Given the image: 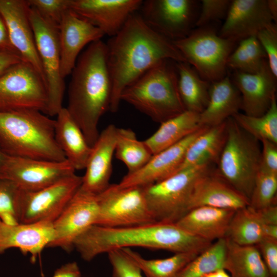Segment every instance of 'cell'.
I'll list each match as a JSON object with an SVG mask.
<instances>
[{"label":"cell","instance_id":"cell-1","mask_svg":"<svg viewBox=\"0 0 277 277\" xmlns=\"http://www.w3.org/2000/svg\"><path fill=\"white\" fill-rule=\"evenodd\" d=\"M106 44L113 113L118 110L125 88L151 68L167 60L187 62L172 41L150 28L137 12Z\"/></svg>","mask_w":277,"mask_h":277},{"label":"cell","instance_id":"cell-2","mask_svg":"<svg viewBox=\"0 0 277 277\" xmlns=\"http://www.w3.org/2000/svg\"><path fill=\"white\" fill-rule=\"evenodd\" d=\"M211 244L187 233L175 223L155 222L118 227L93 225L75 240L73 246L83 260L89 262L115 249L138 247L175 253H200Z\"/></svg>","mask_w":277,"mask_h":277},{"label":"cell","instance_id":"cell-3","mask_svg":"<svg viewBox=\"0 0 277 277\" xmlns=\"http://www.w3.org/2000/svg\"><path fill=\"white\" fill-rule=\"evenodd\" d=\"M71 74L66 108L92 147L100 134L99 121L109 110L112 95L106 44L100 39L88 45Z\"/></svg>","mask_w":277,"mask_h":277},{"label":"cell","instance_id":"cell-4","mask_svg":"<svg viewBox=\"0 0 277 277\" xmlns=\"http://www.w3.org/2000/svg\"><path fill=\"white\" fill-rule=\"evenodd\" d=\"M55 125L38 110H0V146L10 156L67 160L56 141Z\"/></svg>","mask_w":277,"mask_h":277},{"label":"cell","instance_id":"cell-5","mask_svg":"<svg viewBox=\"0 0 277 277\" xmlns=\"http://www.w3.org/2000/svg\"><path fill=\"white\" fill-rule=\"evenodd\" d=\"M174 62L163 61L146 71L125 88L121 101L160 124L183 112Z\"/></svg>","mask_w":277,"mask_h":277},{"label":"cell","instance_id":"cell-6","mask_svg":"<svg viewBox=\"0 0 277 277\" xmlns=\"http://www.w3.org/2000/svg\"><path fill=\"white\" fill-rule=\"evenodd\" d=\"M215 171L249 201L261 168L259 141L242 129L231 117L227 120L226 142Z\"/></svg>","mask_w":277,"mask_h":277},{"label":"cell","instance_id":"cell-7","mask_svg":"<svg viewBox=\"0 0 277 277\" xmlns=\"http://www.w3.org/2000/svg\"><path fill=\"white\" fill-rule=\"evenodd\" d=\"M212 165L204 164L188 168L144 187L148 207L155 221L175 223L187 213L195 182L212 170Z\"/></svg>","mask_w":277,"mask_h":277},{"label":"cell","instance_id":"cell-8","mask_svg":"<svg viewBox=\"0 0 277 277\" xmlns=\"http://www.w3.org/2000/svg\"><path fill=\"white\" fill-rule=\"evenodd\" d=\"M172 42L187 63L210 83L225 76L227 60L235 43L217 35L206 26L191 31L186 37Z\"/></svg>","mask_w":277,"mask_h":277},{"label":"cell","instance_id":"cell-9","mask_svg":"<svg viewBox=\"0 0 277 277\" xmlns=\"http://www.w3.org/2000/svg\"><path fill=\"white\" fill-rule=\"evenodd\" d=\"M29 18L42 64L48 102L45 114L56 116L63 107L65 83L61 74L58 27L43 18L30 7Z\"/></svg>","mask_w":277,"mask_h":277},{"label":"cell","instance_id":"cell-10","mask_svg":"<svg viewBox=\"0 0 277 277\" xmlns=\"http://www.w3.org/2000/svg\"><path fill=\"white\" fill-rule=\"evenodd\" d=\"M98 214L95 225L130 226L156 222L150 210L144 187H118L110 184L97 195Z\"/></svg>","mask_w":277,"mask_h":277},{"label":"cell","instance_id":"cell-11","mask_svg":"<svg viewBox=\"0 0 277 277\" xmlns=\"http://www.w3.org/2000/svg\"><path fill=\"white\" fill-rule=\"evenodd\" d=\"M48 96L44 80L22 61L0 75V110L34 109L45 113Z\"/></svg>","mask_w":277,"mask_h":277},{"label":"cell","instance_id":"cell-12","mask_svg":"<svg viewBox=\"0 0 277 277\" xmlns=\"http://www.w3.org/2000/svg\"><path fill=\"white\" fill-rule=\"evenodd\" d=\"M82 176L74 173L41 189L21 190L19 224L53 222L80 188Z\"/></svg>","mask_w":277,"mask_h":277},{"label":"cell","instance_id":"cell-13","mask_svg":"<svg viewBox=\"0 0 277 277\" xmlns=\"http://www.w3.org/2000/svg\"><path fill=\"white\" fill-rule=\"evenodd\" d=\"M196 4L192 0L143 1L138 13L150 28L173 42L191 31Z\"/></svg>","mask_w":277,"mask_h":277},{"label":"cell","instance_id":"cell-14","mask_svg":"<svg viewBox=\"0 0 277 277\" xmlns=\"http://www.w3.org/2000/svg\"><path fill=\"white\" fill-rule=\"evenodd\" d=\"M67 161H51L8 156L0 180L14 183L19 189L36 191L75 173Z\"/></svg>","mask_w":277,"mask_h":277},{"label":"cell","instance_id":"cell-15","mask_svg":"<svg viewBox=\"0 0 277 277\" xmlns=\"http://www.w3.org/2000/svg\"><path fill=\"white\" fill-rule=\"evenodd\" d=\"M98 214L97 195L80 188L53 222L54 238L48 247H60L67 252L74 249L75 240L95 225Z\"/></svg>","mask_w":277,"mask_h":277},{"label":"cell","instance_id":"cell-16","mask_svg":"<svg viewBox=\"0 0 277 277\" xmlns=\"http://www.w3.org/2000/svg\"><path fill=\"white\" fill-rule=\"evenodd\" d=\"M30 8L26 0H0V15L6 25L12 45L22 60L31 65L44 80L29 18Z\"/></svg>","mask_w":277,"mask_h":277},{"label":"cell","instance_id":"cell-17","mask_svg":"<svg viewBox=\"0 0 277 277\" xmlns=\"http://www.w3.org/2000/svg\"><path fill=\"white\" fill-rule=\"evenodd\" d=\"M208 127H201L175 145L153 155L140 169L124 176L117 186L145 187L173 174L182 164L189 145Z\"/></svg>","mask_w":277,"mask_h":277},{"label":"cell","instance_id":"cell-18","mask_svg":"<svg viewBox=\"0 0 277 277\" xmlns=\"http://www.w3.org/2000/svg\"><path fill=\"white\" fill-rule=\"evenodd\" d=\"M61 51V74L63 78L71 74L82 51L100 40L103 32L72 9L67 10L58 26Z\"/></svg>","mask_w":277,"mask_h":277},{"label":"cell","instance_id":"cell-19","mask_svg":"<svg viewBox=\"0 0 277 277\" xmlns=\"http://www.w3.org/2000/svg\"><path fill=\"white\" fill-rule=\"evenodd\" d=\"M142 0H71L70 8L110 37L137 12Z\"/></svg>","mask_w":277,"mask_h":277},{"label":"cell","instance_id":"cell-20","mask_svg":"<svg viewBox=\"0 0 277 277\" xmlns=\"http://www.w3.org/2000/svg\"><path fill=\"white\" fill-rule=\"evenodd\" d=\"M272 23L274 22L267 0H233L219 35L236 42L256 36L259 31Z\"/></svg>","mask_w":277,"mask_h":277},{"label":"cell","instance_id":"cell-21","mask_svg":"<svg viewBox=\"0 0 277 277\" xmlns=\"http://www.w3.org/2000/svg\"><path fill=\"white\" fill-rule=\"evenodd\" d=\"M232 81L241 94V109L247 115H262L275 97L276 77L267 61L254 73L235 71Z\"/></svg>","mask_w":277,"mask_h":277},{"label":"cell","instance_id":"cell-22","mask_svg":"<svg viewBox=\"0 0 277 277\" xmlns=\"http://www.w3.org/2000/svg\"><path fill=\"white\" fill-rule=\"evenodd\" d=\"M116 127L107 126L92 146L85 173L82 176L80 189L88 193L97 195L110 185L112 170V158L116 143Z\"/></svg>","mask_w":277,"mask_h":277},{"label":"cell","instance_id":"cell-23","mask_svg":"<svg viewBox=\"0 0 277 277\" xmlns=\"http://www.w3.org/2000/svg\"><path fill=\"white\" fill-rule=\"evenodd\" d=\"M54 238L53 223L8 224L0 220V254L10 248H18L35 261Z\"/></svg>","mask_w":277,"mask_h":277},{"label":"cell","instance_id":"cell-24","mask_svg":"<svg viewBox=\"0 0 277 277\" xmlns=\"http://www.w3.org/2000/svg\"><path fill=\"white\" fill-rule=\"evenodd\" d=\"M249 205L248 199L213 169L201 176L195 182L188 204V211L200 206L237 210Z\"/></svg>","mask_w":277,"mask_h":277},{"label":"cell","instance_id":"cell-25","mask_svg":"<svg viewBox=\"0 0 277 277\" xmlns=\"http://www.w3.org/2000/svg\"><path fill=\"white\" fill-rule=\"evenodd\" d=\"M235 211L200 206L189 210L175 224L187 233L212 242L226 237Z\"/></svg>","mask_w":277,"mask_h":277},{"label":"cell","instance_id":"cell-26","mask_svg":"<svg viewBox=\"0 0 277 277\" xmlns=\"http://www.w3.org/2000/svg\"><path fill=\"white\" fill-rule=\"evenodd\" d=\"M241 108L240 93L232 80L225 76L210 83L208 103L199 115L200 125L210 127L221 124L239 112Z\"/></svg>","mask_w":277,"mask_h":277},{"label":"cell","instance_id":"cell-27","mask_svg":"<svg viewBox=\"0 0 277 277\" xmlns=\"http://www.w3.org/2000/svg\"><path fill=\"white\" fill-rule=\"evenodd\" d=\"M55 137L66 159L75 170L85 169L92 147L88 144L80 127L64 107L56 115Z\"/></svg>","mask_w":277,"mask_h":277},{"label":"cell","instance_id":"cell-28","mask_svg":"<svg viewBox=\"0 0 277 277\" xmlns=\"http://www.w3.org/2000/svg\"><path fill=\"white\" fill-rule=\"evenodd\" d=\"M226 136L227 120L208 127L189 145L176 172L201 164L217 163Z\"/></svg>","mask_w":277,"mask_h":277},{"label":"cell","instance_id":"cell-29","mask_svg":"<svg viewBox=\"0 0 277 277\" xmlns=\"http://www.w3.org/2000/svg\"><path fill=\"white\" fill-rule=\"evenodd\" d=\"M199 115L185 110L161 123L157 130L144 141L152 155L175 145L200 129Z\"/></svg>","mask_w":277,"mask_h":277},{"label":"cell","instance_id":"cell-30","mask_svg":"<svg viewBox=\"0 0 277 277\" xmlns=\"http://www.w3.org/2000/svg\"><path fill=\"white\" fill-rule=\"evenodd\" d=\"M179 93L185 110L200 114L209 101L210 83L188 63L175 62Z\"/></svg>","mask_w":277,"mask_h":277},{"label":"cell","instance_id":"cell-31","mask_svg":"<svg viewBox=\"0 0 277 277\" xmlns=\"http://www.w3.org/2000/svg\"><path fill=\"white\" fill-rule=\"evenodd\" d=\"M226 239L224 269L230 277H269L256 245H240Z\"/></svg>","mask_w":277,"mask_h":277},{"label":"cell","instance_id":"cell-32","mask_svg":"<svg viewBox=\"0 0 277 277\" xmlns=\"http://www.w3.org/2000/svg\"><path fill=\"white\" fill-rule=\"evenodd\" d=\"M263 225L256 210L248 206L235 211L226 238L238 245H256L264 238Z\"/></svg>","mask_w":277,"mask_h":277},{"label":"cell","instance_id":"cell-33","mask_svg":"<svg viewBox=\"0 0 277 277\" xmlns=\"http://www.w3.org/2000/svg\"><path fill=\"white\" fill-rule=\"evenodd\" d=\"M114 154L127 167V173L140 169L153 155L144 141H139L132 130L117 127Z\"/></svg>","mask_w":277,"mask_h":277},{"label":"cell","instance_id":"cell-34","mask_svg":"<svg viewBox=\"0 0 277 277\" xmlns=\"http://www.w3.org/2000/svg\"><path fill=\"white\" fill-rule=\"evenodd\" d=\"M147 277H176L182 269L199 253H175L171 256L146 259L130 248H123Z\"/></svg>","mask_w":277,"mask_h":277},{"label":"cell","instance_id":"cell-35","mask_svg":"<svg viewBox=\"0 0 277 277\" xmlns=\"http://www.w3.org/2000/svg\"><path fill=\"white\" fill-rule=\"evenodd\" d=\"M266 58L256 36H251L240 41L239 46L229 55L227 67L235 71L254 73L261 69Z\"/></svg>","mask_w":277,"mask_h":277},{"label":"cell","instance_id":"cell-36","mask_svg":"<svg viewBox=\"0 0 277 277\" xmlns=\"http://www.w3.org/2000/svg\"><path fill=\"white\" fill-rule=\"evenodd\" d=\"M232 117L242 129L259 141L267 140L277 144V104L275 97L272 100L267 112L261 116H252L238 112Z\"/></svg>","mask_w":277,"mask_h":277},{"label":"cell","instance_id":"cell-37","mask_svg":"<svg viewBox=\"0 0 277 277\" xmlns=\"http://www.w3.org/2000/svg\"><path fill=\"white\" fill-rule=\"evenodd\" d=\"M227 239L223 238L212 243L189 262L176 277H202L219 269H224Z\"/></svg>","mask_w":277,"mask_h":277},{"label":"cell","instance_id":"cell-38","mask_svg":"<svg viewBox=\"0 0 277 277\" xmlns=\"http://www.w3.org/2000/svg\"><path fill=\"white\" fill-rule=\"evenodd\" d=\"M277 174L260 168L255 178L249 206L259 210L276 204Z\"/></svg>","mask_w":277,"mask_h":277},{"label":"cell","instance_id":"cell-39","mask_svg":"<svg viewBox=\"0 0 277 277\" xmlns=\"http://www.w3.org/2000/svg\"><path fill=\"white\" fill-rule=\"evenodd\" d=\"M21 190L12 182L0 180V220L17 224Z\"/></svg>","mask_w":277,"mask_h":277},{"label":"cell","instance_id":"cell-40","mask_svg":"<svg viewBox=\"0 0 277 277\" xmlns=\"http://www.w3.org/2000/svg\"><path fill=\"white\" fill-rule=\"evenodd\" d=\"M45 20L58 27L65 12L70 8L71 0H28Z\"/></svg>","mask_w":277,"mask_h":277},{"label":"cell","instance_id":"cell-41","mask_svg":"<svg viewBox=\"0 0 277 277\" xmlns=\"http://www.w3.org/2000/svg\"><path fill=\"white\" fill-rule=\"evenodd\" d=\"M107 253L112 267V277H143L140 267L123 248L115 249Z\"/></svg>","mask_w":277,"mask_h":277},{"label":"cell","instance_id":"cell-42","mask_svg":"<svg viewBox=\"0 0 277 277\" xmlns=\"http://www.w3.org/2000/svg\"><path fill=\"white\" fill-rule=\"evenodd\" d=\"M256 37L264 50L269 67L277 77V27L272 23L262 29Z\"/></svg>","mask_w":277,"mask_h":277},{"label":"cell","instance_id":"cell-43","mask_svg":"<svg viewBox=\"0 0 277 277\" xmlns=\"http://www.w3.org/2000/svg\"><path fill=\"white\" fill-rule=\"evenodd\" d=\"M231 1L202 0V8L195 25L199 27L206 26L210 22L226 16Z\"/></svg>","mask_w":277,"mask_h":277},{"label":"cell","instance_id":"cell-44","mask_svg":"<svg viewBox=\"0 0 277 277\" xmlns=\"http://www.w3.org/2000/svg\"><path fill=\"white\" fill-rule=\"evenodd\" d=\"M256 246L269 277H277V241L264 238Z\"/></svg>","mask_w":277,"mask_h":277},{"label":"cell","instance_id":"cell-45","mask_svg":"<svg viewBox=\"0 0 277 277\" xmlns=\"http://www.w3.org/2000/svg\"><path fill=\"white\" fill-rule=\"evenodd\" d=\"M261 151V168L277 174V144L263 140Z\"/></svg>","mask_w":277,"mask_h":277},{"label":"cell","instance_id":"cell-46","mask_svg":"<svg viewBox=\"0 0 277 277\" xmlns=\"http://www.w3.org/2000/svg\"><path fill=\"white\" fill-rule=\"evenodd\" d=\"M0 52L14 53L20 55L11 44L4 21L0 15ZM21 57V56H20Z\"/></svg>","mask_w":277,"mask_h":277},{"label":"cell","instance_id":"cell-47","mask_svg":"<svg viewBox=\"0 0 277 277\" xmlns=\"http://www.w3.org/2000/svg\"><path fill=\"white\" fill-rule=\"evenodd\" d=\"M52 277H82V274L77 263L72 262L56 269Z\"/></svg>","mask_w":277,"mask_h":277},{"label":"cell","instance_id":"cell-48","mask_svg":"<svg viewBox=\"0 0 277 277\" xmlns=\"http://www.w3.org/2000/svg\"><path fill=\"white\" fill-rule=\"evenodd\" d=\"M255 210L263 224L277 225L276 204Z\"/></svg>","mask_w":277,"mask_h":277},{"label":"cell","instance_id":"cell-49","mask_svg":"<svg viewBox=\"0 0 277 277\" xmlns=\"http://www.w3.org/2000/svg\"><path fill=\"white\" fill-rule=\"evenodd\" d=\"M22 61V58L17 54L0 52V75L11 66Z\"/></svg>","mask_w":277,"mask_h":277},{"label":"cell","instance_id":"cell-50","mask_svg":"<svg viewBox=\"0 0 277 277\" xmlns=\"http://www.w3.org/2000/svg\"><path fill=\"white\" fill-rule=\"evenodd\" d=\"M263 235L264 238L277 241V225L264 224Z\"/></svg>","mask_w":277,"mask_h":277},{"label":"cell","instance_id":"cell-51","mask_svg":"<svg viewBox=\"0 0 277 277\" xmlns=\"http://www.w3.org/2000/svg\"><path fill=\"white\" fill-rule=\"evenodd\" d=\"M267 4L270 14L274 22L276 23L277 20V1L267 0Z\"/></svg>","mask_w":277,"mask_h":277},{"label":"cell","instance_id":"cell-52","mask_svg":"<svg viewBox=\"0 0 277 277\" xmlns=\"http://www.w3.org/2000/svg\"><path fill=\"white\" fill-rule=\"evenodd\" d=\"M202 277H230V275L224 269L222 268L205 274Z\"/></svg>","mask_w":277,"mask_h":277},{"label":"cell","instance_id":"cell-53","mask_svg":"<svg viewBox=\"0 0 277 277\" xmlns=\"http://www.w3.org/2000/svg\"><path fill=\"white\" fill-rule=\"evenodd\" d=\"M8 156L5 154L0 146V176Z\"/></svg>","mask_w":277,"mask_h":277}]
</instances>
